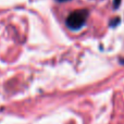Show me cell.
Listing matches in <instances>:
<instances>
[{
    "label": "cell",
    "instance_id": "obj_1",
    "mask_svg": "<svg viewBox=\"0 0 124 124\" xmlns=\"http://www.w3.org/2000/svg\"><path fill=\"white\" fill-rule=\"evenodd\" d=\"M88 14H89V12L86 9H79V10L70 13L69 16L66 17V26L74 31L79 30L86 23L88 19Z\"/></svg>",
    "mask_w": 124,
    "mask_h": 124
},
{
    "label": "cell",
    "instance_id": "obj_2",
    "mask_svg": "<svg viewBox=\"0 0 124 124\" xmlns=\"http://www.w3.org/2000/svg\"><path fill=\"white\" fill-rule=\"evenodd\" d=\"M120 1H121V0H114V8L119 7V4H120Z\"/></svg>",
    "mask_w": 124,
    "mask_h": 124
},
{
    "label": "cell",
    "instance_id": "obj_3",
    "mask_svg": "<svg viewBox=\"0 0 124 124\" xmlns=\"http://www.w3.org/2000/svg\"><path fill=\"white\" fill-rule=\"evenodd\" d=\"M58 2H64V1H68V0H57Z\"/></svg>",
    "mask_w": 124,
    "mask_h": 124
}]
</instances>
